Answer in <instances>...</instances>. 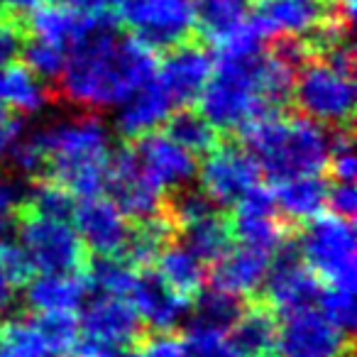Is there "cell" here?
I'll list each match as a JSON object with an SVG mask.
<instances>
[{"label": "cell", "mask_w": 357, "mask_h": 357, "mask_svg": "<svg viewBox=\"0 0 357 357\" xmlns=\"http://www.w3.org/2000/svg\"><path fill=\"white\" fill-rule=\"evenodd\" d=\"M157 50L135 35L120 32L115 13L93 17V25L66 52L56 79L59 96L86 113L113 110L142 84L157 76Z\"/></svg>", "instance_id": "cell-1"}, {"label": "cell", "mask_w": 357, "mask_h": 357, "mask_svg": "<svg viewBox=\"0 0 357 357\" xmlns=\"http://www.w3.org/2000/svg\"><path fill=\"white\" fill-rule=\"evenodd\" d=\"M296 71L277 52L262 47L218 54L213 76L199 98V113L218 132H243L287 103Z\"/></svg>", "instance_id": "cell-2"}, {"label": "cell", "mask_w": 357, "mask_h": 357, "mask_svg": "<svg viewBox=\"0 0 357 357\" xmlns=\"http://www.w3.org/2000/svg\"><path fill=\"white\" fill-rule=\"evenodd\" d=\"M35 137L47 162L42 178L56 181L74 199L103 194L108 159L113 152V132L98 115H66L42 130H35Z\"/></svg>", "instance_id": "cell-3"}, {"label": "cell", "mask_w": 357, "mask_h": 357, "mask_svg": "<svg viewBox=\"0 0 357 357\" xmlns=\"http://www.w3.org/2000/svg\"><path fill=\"white\" fill-rule=\"evenodd\" d=\"M243 142L274 181L321 174L331 157V132L303 115H262L243 130Z\"/></svg>", "instance_id": "cell-4"}, {"label": "cell", "mask_w": 357, "mask_h": 357, "mask_svg": "<svg viewBox=\"0 0 357 357\" xmlns=\"http://www.w3.org/2000/svg\"><path fill=\"white\" fill-rule=\"evenodd\" d=\"M296 252L308 269L328 287L355 291L357 238L352 220L340 215H316L296 233Z\"/></svg>", "instance_id": "cell-5"}, {"label": "cell", "mask_w": 357, "mask_h": 357, "mask_svg": "<svg viewBox=\"0 0 357 357\" xmlns=\"http://www.w3.org/2000/svg\"><path fill=\"white\" fill-rule=\"evenodd\" d=\"M298 115L323 128H352L355 79L352 71L337 69L326 59L311 56L294 76L291 96Z\"/></svg>", "instance_id": "cell-6"}, {"label": "cell", "mask_w": 357, "mask_h": 357, "mask_svg": "<svg viewBox=\"0 0 357 357\" xmlns=\"http://www.w3.org/2000/svg\"><path fill=\"white\" fill-rule=\"evenodd\" d=\"M17 245L40 274H76L86 267V248L69 220L20 211L15 225Z\"/></svg>", "instance_id": "cell-7"}, {"label": "cell", "mask_w": 357, "mask_h": 357, "mask_svg": "<svg viewBox=\"0 0 357 357\" xmlns=\"http://www.w3.org/2000/svg\"><path fill=\"white\" fill-rule=\"evenodd\" d=\"M120 17L152 50H169L194 37V0H123Z\"/></svg>", "instance_id": "cell-8"}, {"label": "cell", "mask_w": 357, "mask_h": 357, "mask_svg": "<svg viewBox=\"0 0 357 357\" xmlns=\"http://www.w3.org/2000/svg\"><path fill=\"white\" fill-rule=\"evenodd\" d=\"M105 191L108 199L125 213V218H132L135 223L164 211V191L149 178L135 149L128 144L110 152Z\"/></svg>", "instance_id": "cell-9"}, {"label": "cell", "mask_w": 357, "mask_h": 357, "mask_svg": "<svg viewBox=\"0 0 357 357\" xmlns=\"http://www.w3.org/2000/svg\"><path fill=\"white\" fill-rule=\"evenodd\" d=\"M204 157L206 159L196 176L201 181V191L215 206H235L250 189L259 184L262 169L252 154L240 144L218 142Z\"/></svg>", "instance_id": "cell-10"}, {"label": "cell", "mask_w": 357, "mask_h": 357, "mask_svg": "<svg viewBox=\"0 0 357 357\" xmlns=\"http://www.w3.org/2000/svg\"><path fill=\"white\" fill-rule=\"evenodd\" d=\"M274 347L279 357H352V337L331 326L313 306L284 316Z\"/></svg>", "instance_id": "cell-11"}, {"label": "cell", "mask_w": 357, "mask_h": 357, "mask_svg": "<svg viewBox=\"0 0 357 357\" xmlns=\"http://www.w3.org/2000/svg\"><path fill=\"white\" fill-rule=\"evenodd\" d=\"M321 294V282L298 257L296 245H284L272 257L267 277L262 282L264 306L274 313H294L301 308H311Z\"/></svg>", "instance_id": "cell-12"}, {"label": "cell", "mask_w": 357, "mask_h": 357, "mask_svg": "<svg viewBox=\"0 0 357 357\" xmlns=\"http://www.w3.org/2000/svg\"><path fill=\"white\" fill-rule=\"evenodd\" d=\"M164 52L167 54L157 61V81L164 86L174 105L184 108L196 103L213 76V54L196 40H186Z\"/></svg>", "instance_id": "cell-13"}, {"label": "cell", "mask_w": 357, "mask_h": 357, "mask_svg": "<svg viewBox=\"0 0 357 357\" xmlns=\"http://www.w3.org/2000/svg\"><path fill=\"white\" fill-rule=\"evenodd\" d=\"M74 230L79 233L81 243L96 257H120L123 248L128 243L130 223L125 213L108 199V196H91L81 199V204L74 206Z\"/></svg>", "instance_id": "cell-14"}, {"label": "cell", "mask_w": 357, "mask_h": 357, "mask_svg": "<svg viewBox=\"0 0 357 357\" xmlns=\"http://www.w3.org/2000/svg\"><path fill=\"white\" fill-rule=\"evenodd\" d=\"M79 333L128 352L144 335V326L128 298L96 294L79 316Z\"/></svg>", "instance_id": "cell-15"}, {"label": "cell", "mask_w": 357, "mask_h": 357, "mask_svg": "<svg viewBox=\"0 0 357 357\" xmlns=\"http://www.w3.org/2000/svg\"><path fill=\"white\" fill-rule=\"evenodd\" d=\"M135 154H137L142 169L149 174L154 184L162 191H176L191 186L199 174V159L176 144L167 132H149L135 139Z\"/></svg>", "instance_id": "cell-16"}, {"label": "cell", "mask_w": 357, "mask_h": 357, "mask_svg": "<svg viewBox=\"0 0 357 357\" xmlns=\"http://www.w3.org/2000/svg\"><path fill=\"white\" fill-rule=\"evenodd\" d=\"M128 301L137 311L142 326L154 333H172L191 313V298L169 289L152 269L137 272Z\"/></svg>", "instance_id": "cell-17"}, {"label": "cell", "mask_w": 357, "mask_h": 357, "mask_svg": "<svg viewBox=\"0 0 357 357\" xmlns=\"http://www.w3.org/2000/svg\"><path fill=\"white\" fill-rule=\"evenodd\" d=\"M113 130L123 139H139L149 132H157L167 118L174 113V100L154 76L152 81L135 89L118 108H113Z\"/></svg>", "instance_id": "cell-18"}, {"label": "cell", "mask_w": 357, "mask_h": 357, "mask_svg": "<svg viewBox=\"0 0 357 357\" xmlns=\"http://www.w3.org/2000/svg\"><path fill=\"white\" fill-rule=\"evenodd\" d=\"M255 27L264 40L274 37H306L321 25L328 8L321 0H252Z\"/></svg>", "instance_id": "cell-19"}, {"label": "cell", "mask_w": 357, "mask_h": 357, "mask_svg": "<svg viewBox=\"0 0 357 357\" xmlns=\"http://www.w3.org/2000/svg\"><path fill=\"white\" fill-rule=\"evenodd\" d=\"M272 255L248 245H230V250L213 262L211 287L233 296H252L262 289Z\"/></svg>", "instance_id": "cell-20"}, {"label": "cell", "mask_w": 357, "mask_h": 357, "mask_svg": "<svg viewBox=\"0 0 357 357\" xmlns=\"http://www.w3.org/2000/svg\"><path fill=\"white\" fill-rule=\"evenodd\" d=\"M89 294L84 272L37 274L25 284V303L35 313H76Z\"/></svg>", "instance_id": "cell-21"}, {"label": "cell", "mask_w": 357, "mask_h": 357, "mask_svg": "<svg viewBox=\"0 0 357 357\" xmlns=\"http://www.w3.org/2000/svg\"><path fill=\"white\" fill-rule=\"evenodd\" d=\"M56 100L54 89L22 61L0 66V105L13 115H37Z\"/></svg>", "instance_id": "cell-22"}, {"label": "cell", "mask_w": 357, "mask_h": 357, "mask_svg": "<svg viewBox=\"0 0 357 357\" xmlns=\"http://www.w3.org/2000/svg\"><path fill=\"white\" fill-rule=\"evenodd\" d=\"M96 15L71 10L64 6H42L25 20V32L32 40H40L45 45L59 47L69 52L79 40H84L86 32L91 30Z\"/></svg>", "instance_id": "cell-23"}, {"label": "cell", "mask_w": 357, "mask_h": 357, "mask_svg": "<svg viewBox=\"0 0 357 357\" xmlns=\"http://www.w3.org/2000/svg\"><path fill=\"white\" fill-rule=\"evenodd\" d=\"M277 333V313L264 303H252L245 306L238 321L230 326L228 340L243 357H262L274 350Z\"/></svg>", "instance_id": "cell-24"}, {"label": "cell", "mask_w": 357, "mask_h": 357, "mask_svg": "<svg viewBox=\"0 0 357 357\" xmlns=\"http://www.w3.org/2000/svg\"><path fill=\"white\" fill-rule=\"evenodd\" d=\"M250 0H194V27L218 50L250 22Z\"/></svg>", "instance_id": "cell-25"}, {"label": "cell", "mask_w": 357, "mask_h": 357, "mask_svg": "<svg viewBox=\"0 0 357 357\" xmlns=\"http://www.w3.org/2000/svg\"><path fill=\"white\" fill-rule=\"evenodd\" d=\"M272 191L279 213L296 223H306V220L321 215L326 208L328 184L321 178V174L282 178L277 181V189Z\"/></svg>", "instance_id": "cell-26"}, {"label": "cell", "mask_w": 357, "mask_h": 357, "mask_svg": "<svg viewBox=\"0 0 357 357\" xmlns=\"http://www.w3.org/2000/svg\"><path fill=\"white\" fill-rule=\"evenodd\" d=\"M154 264H157V277L162 279L169 289L181 294V296L194 298L199 291H204L206 277H208L206 262H201L186 245L174 243L172 240V243L159 252Z\"/></svg>", "instance_id": "cell-27"}, {"label": "cell", "mask_w": 357, "mask_h": 357, "mask_svg": "<svg viewBox=\"0 0 357 357\" xmlns=\"http://www.w3.org/2000/svg\"><path fill=\"white\" fill-rule=\"evenodd\" d=\"M174 235H176V228L164 211L152 218L137 220L135 225H130L128 243H125L120 257L132 264L135 269H149V264H154V259L172 243Z\"/></svg>", "instance_id": "cell-28"}, {"label": "cell", "mask_w": 357, "mask_h": 357, "mask_svg": "<svg viewBox=\"0 0 357 357\" xmlns=\"http://www.w3.org/2000/svg\"><path fill=\"white\" fill-rule=\"evenodd\" d=\"M176 233L181 235V245H186L206 264H213L218 257H223L230 250V245H233L230 218H225L218 211L184 225V228H178Z\"/></svg>", "instance_id": "cell-29"}, {"label": "cell", "mask_w": 357, "mask_h": 357, "mask_svg": "<svg viewBox=\"0 0 357 357\" xmlns=\"http://www.w3.org/2000/svg\"><path fill=\"white\" fill-rule=\"evenodd\" d=\"M230 233L233 240L248 248H257L262 252L274 255L291 243V230L277 215H235L230 218Z\"/></svg>", "instance_id": "cell-30"}, {"label": "cell", "mask_w": 357, "mask_h": 357, "mask_svg": "<svg viewBox=\"0 0 357 357\" xmlns=\"http://www.w3.org/2000/svg\"><path fill=\"white\" fill-rule=\"evenodd\" d=\"M164 132L174 139L176 144L191 152L194 157L208 154L218 144V130L199 113V110L184 105L181 110L172 113L164 123Z\"/></svg>", "instance_id": "cell-31"}, {"label": "cell", "mask_w": 357, "mask_h": 357, "mask_svg": "<svg viewBox=\"0 0 357 357\" xmlns=\"http://www.w3.org/2000/svg\"><path fill=\"white\" fill-rule=\"evenodd\" d=\"M137 272L139 269H135L123 257H96L86 269V282L93 294L128 298Z\"/></svg>", "instance_id": "cell-32"}, {"label": "cell", "mask_w": 357, "mask_h": 357, "mask_svg": "<svg viewBox=\"0 0 357 357\" xmlns=\"http://www.w3.org/2000/svg\"><path fill=\"white\" fill-rule=\"evenodd\" d=\"M76 199L59 186L52 178H35L32 186H27V196H25V206L22 211L25 213H35V215H45V218H61L69 220L74 213Z\"/></svg>", "instance_id": "cell-33"}, {"label": "cell", "mask_w": 357, "mask_h": 357, "mask_svg": "<svg viewBox=\"0 0 357 357\" xmlns=\"http://www.w3.org/2000/svg\"><path fill=\"white\" fill-rule=\"evenodd\" d=\"M243 308L245 303L240 296H233V294L218 291V289L211 287L208 291L196 294V306L194 313H189V318H196V321L206 323V326L220 328V331L228 333L230 326L243 313Z\"/></svg>", "instance_id": "cell-34"}, {"label": "cell", "mask_w": 357, "mask_h": 357, "mask_svg": "<svg viewBox=\"0 0 357 357\" xmlns=\"http://www.w3.org/2000/svg\"><path fill=\"white\" fill-rule=\"evenodd\" d=\"M213 211H218L213 201L201 189H194V186L176 189V191H172L169 199H164V213H167V218L172 220L176 230L194 223V220L204 218V215L213 213Z\"/></svg>", "instance_id": "cell-35"}, {"label": "cell", "mask_w": 357, "mask_h": 357, "mask_svg": "<svg viewBox=\"0 0 357 357\" xmlns=\"http://www.w3.org/2000/svg\"><path fill=\"white\" fill-rule=\"evenodd\" d=\"M316 303H318V313H321L331 326H335L337 331L350 335L357 321L355 296H352L350 289H337V287L321 289Z\"/></svg>", "instance_id": "cell-36"}, {"label": "cell", "mask_w": 357, "mask_h": 357, "mask_svg": "<svg viewBox=\"0 0 357 357\" xmlns=\"http://www.w3.org/2000/svg\"><path fill=\"white\" fill-rule=\"evenodd\" d=\"M22 56H25L22 64H27V69H30L32 74L40 76L42 81H47V84L59 79L61 71H64V64H66L64 50L45 45V42H40V40H32V37H27Z\"/></svg>", "instance_id": "cell-37"}, {"label": "cell", "mask_w": 357, "mask_h": 357, "mask_svg": "<svg viewBox=\"0 0 357 357\" xmlns=\"http://www.w3.org/2000/svg\"><path fill=\"white\" fill-rule=\"evenodd\" d=\"M125 357H191L184 337L174 333H154V335L139 337L137 345Z\"/></svg>", "instance_id": "cell-38"}, {"label": "cell", "mask_w": 357, "mask_h": 357, "mask_svg": "<svg viewBox=\"0 0 357 357\" xmlns=\"http://www.w3.org/2000/svg\"><path fill=\"white\" fill-rule=\"evenodd\" d=\"M27 42L25 20H15V17H6L0 20V66H8L22 56Z\"/></svg>", "instance_id": "cell-39"}, {"label": "cell", "mask_w": 357, "mask_h": 357, "mask_svg": "<svg viewBox=\"0 0 357 357\" xmlns=\"http://www.w3.org/2000/svg\"><path fill=\"white\" fill-rule=\"evenodd\" d=\"M27 181L10 169H0V213L17 218L25 206Z\"/></svg>", "instance_id": "cell-40"}, {"label": "cell", "mask_w": 357, "mask_h": 357, "mask_svg": "<svg viewBox=\"0 0 357 357\" xmlns=\"http://www.w3.org/2000/svg\"><path fill=\"white\" fill-rule=\"evenodd\" d=\"M0 267L6 269L8 277L17 284V287H25L32 277H35V269H32L27 255L22 252V248L13 240H3L0 243Z\"/></svg>", "instance_id": "cell-41"}, {"label": "cell", "mask_w": 357, "mask_h": 357, "mask_svg": "<svg viewBox=\"0 0 357 357\" xmlns=\"http://www.w3.org/2000/svg\"><path fill=\"white\" fill-rule=\"evenodd\" d=\"M326 208L333 211V215H340L345 220H352L357 213V191L355 184L335 181V186H328Z\"/></svg>", "instance_id": "cell-42"}, {"label": "cell", "mask_w": 357, "mask_h": 357, "mask_svg": "<svg viewBox=\"0 0 357 357\" xmlns=\"http://www.w3.org/2000/svg\"><path fill=\"white\" fill-rule=\"evenodd\" d=\"M22 135H25V123L0 105V164L6 162L10 149L15 147Z\"/></svg>", "instance_id": "cell-43"}, {"label": "cell", "mask_w": 357, "mask_h": 357, "mask_svg": "<svg viewBox=\"0 0 357 357\" xmlns=\"http://www.w3.org/2000/svg\"><path fill=\"white\" fill-rule=\"evenodd\" d=\"M69 357H125L128 352L118 350V347H110L105 342L91 340V337H84L79 333V340L71 345V350L66 352Z\"/></svg>", "instance_id": "cell-44"}, {"label": "cell", "mask_w": 357, "mask_h": 357, "mask_svg": "<svg viewBox=\"0 0 357 357\" xmlns=\"http://www.w3.org/2000/svg\"><path fill=\"white\" fill-rule=\"evenodd\" d=\"M59 6L71 8V10L86 13V15H103V13L120 10L123 0H56Z\"/></svg>", "instance_id": "cell-45"}, {"label": "cell", "mask_w": 357, "mask_h": 357, "mask_svg": "<svg viewBox=\"0 0 357 357\" xmlns=\"http://www.w3.org/2000/svg\"><path fill=\"white\" fill-rule=\"evenodd\" d=\"M17 289H20V287H17V284L8 277L6 269L0 267V321H3V318L13 311V306H15Z\"/></svg>", "instance_id": "cell-46"}, {"label": "cell", "mask_w": 357, "mask_h": 357, "mask_svg": "<svg viewBox=\"0 0 357 357\" xmlns=\"http://www.w3.org/2000/svg\"><path fill=\"white\" fill-rule=\"evenodd\" d=\"M47 0H0V8L8 17H15V20H25L27 15L37 10V8L45 6Z\"/></svg>", "instance_id": "cell-47"}, {"label": "cell", "mask_w": 357, "mask_h": 357, "mask_svg": "<svg viewBox=\"0 0 357 357\" xmlns=\"http://www.w3.org/2000/svg\"><path fill=\"white\" fill-rule=\"evenodd\" d=\"M196 357H243L238 350H235L233 345H230V340L225 337L223 342H218L215 347H211V350H206V352H201V355H196Z\"/></svg>", "instance_id": "cell-48"}, {"label": "cell", "mask_w": 357, "mask_h": 357, "mask_svg": "<svg viewBox=\"0 0 357 357\" xmlns=\"http://www.w3.org/2000/svg\"><path fill=\"white\" fill-rule=\"evenodd\" d=\"M15 225H17V218L0 213V243H3V240H10L13 235H15Z\"/></svg>", "instance_id": "cell-49"}, {"label": "cell", "mask_w": 357, "mask_h": 357, "mask_svg": "<svg viewBox=\"0 0 357 357\" xmlns=\"http://www.w3.org/2000/svg\"><path fill=\"white\" fill-rule=\"evenodd\" d=\"M326 8H335V10H355V0H321Z\"/></svg>", "instance_id": "cell-50"}, {"label": "cell", "mask_w": 357, "mask_h": 357, "mask_svg": "<svg viewBox=\"0 0 357 357\" xmlns=\"http://www.w3.org/2000/svg\"><path fill=\"white\" fill-rule=\"evenodd\" d=\"M0 20H6V13H3V8H0Z\"/></svg>", "instance_id": "cell-51"}, {"label": "cell", "mask_w": 357, "mask_h": 357, "mask_svg": "<svg viewBox=\"0 0 357 357\" xmlns=\"http://www.w3.org/2000/svg\"><path fill=\"white\" fill-rule=\"evenodd\" d=\"M262 357H272V355H262Z\"/></svg>", "instance_id": "cell-52"}]
</instances>
